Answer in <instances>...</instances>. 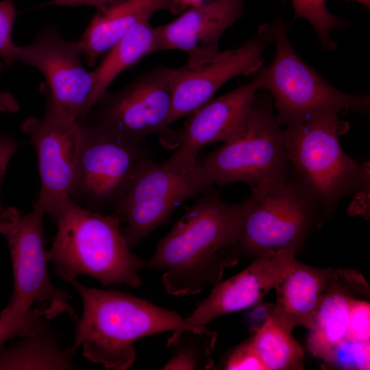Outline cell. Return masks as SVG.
Wrapping results in <instances>:
<instances>
[{
    "label": "cell",
    "mask_w": 370,
    "mask_h": 370,
    "mask_svg": "<svg viewBox=\"0 0 370 370\" xmlns=\"http://www.w3.org/2000/svg\"><path fill=\"white\" fill-rule=\"evenodd\" d=\"M288 25L279 18L259 26L258 34L275 44L271 62L256 73L260 90L269 92L282 127L317 117L338 116L343 110L367 112V95L343 92L328 83L295 51L288 38Z\"/></svg>",
    "instance_id": "obj_5"
},
{
    "label": "cell",
    "mask_w": 370,
    "mask_h": 370,
    "mask_svg": "<svg viewBox=\"0 0 370 370\" xmlns=\"http://www.w3.org/2000/svg\"><path fill=\"white\" fill-rule=\"evenodd\" d=\"M267 43L257 34L217 60L195 66L173 69L169 123L192 114L233 77L258 71L264 64Z\"/></svg>",
    "instance_id": "obj_14"
},
{
    "label": "cell",
    "mask_w": 370,
    "mask_h": 370,
    "mask_svg": "<svg viewBox=\"0 0 370 370\" xmlns=\"http://www.w3.org/2000/svg\"><path fill=\"white\" fill-rule=\"evenodd\" d=\"M243 210V202L224 201L211 188L156 243L145 267L164 271L162 282L172 295H195L215 285L224 268L238 262Z\"/></svg>",
    "instance_id": "obj_1"
},
{
    "label": "cell",
    "mask_w": 370,
    "mask_h": 370,
    "mask_svg": "<svg viewBox=\"0 0 370 370\" xmlns=\"http://www.w3.org/2000/svg\"><path fill=\"white\" fill-rule=\"evenodd\" d=\"M336 269L317 268L296 258L275 284L276 303L269 314L288 331L310 329L318 306Z\"/></svg>",
    "instance_id": "obj_18"
},
{
    "label": "cell",
    "mask_w": 370,
    "mask_h": 370,
    "mask_svg": "<svg viewBox=\"0 0 370 370\" xmlns=\"http://www.w3.org/2000/svg\"><path fill=\"white\" fill-rule=\"evenodd\" d=\"M369 342L346 337L333 346L323 356V367L349 370L369 369Z\"/></svg>",
    "instance_id": "obj_27"
},
{
    "label": "cell",
    "mask_w": 370,
    "mask_h": 370,
    "mask_svg": "<svg viewBox=\"0 0 370 370\" xmlns=\"http://www.w3.org/2000/svg\"><path fill=\"white\" fill-rule=\"evenodd\" d=\"M51 219L57 232L47 258L65 283L86 275L104 286L142 285L145 261L131 252L114 213L90 210L69 197Z\"/></svg>",
    "instance_id": "obj_3"
},
{
    "label": "cell",
    "mask_w": 370,
    "mask_h": 370,
    "mask_svg": "<svg viewBox=\"0 0 370 370\" xmlns=\"http://www.w3.org/2000/svg\"><path fill=\"white\" fill-rule=\"evenodd\" d=\"M46 107L42 118L29 117L21 124L35 149L40 188L35 204L51 219L69 197L80 148V123L71 119L55 102L42 83Z\"/></svg>",
    "instance_id": "obj_12"
},
{
    "label": "cell",
    "mask_w": 370,
    "mask_h": 370,
    "mask_svg": "<svg viewBox=\"0 0 370 370\" xmlns=\"http://www.w3.org/2000/svg\"><path fill=\"white\" fill-rule=\"evenodd\" d=\"M16 10L12 0L0 1V57L7 66L16 62L12 31Z\"/></svg>",
    "instance_id": "obj_28"
},
{
    "label": "cell",
    "mask_w": 370,
    "mask_h": 370,
    "mask_svg": "<svg viewBox=\"0 0 370 370\" xmlns=\"http://www.w3.org/2000/svg\"><path fill=\"white\" fill-rule=\"evenodd\" d=\"M369 294V285L360 273L336 269L309 329L307 346L312 355L322 359L333 346L346 338L351 300Z\"/></svg>",
    "instance_id": "obj_19"
},
{
    "label": "cell",
    "mask_w": 370,
    "mask_h": 370,
    "mask_svg": "<svg viewBox=\"0 0 370 370\" xmlns=\"http://www.w3.org/2000/svg\"><path fill=\"white\" fill-rule=\"evenodd\" d=\"M60 338L47 325L37 333L19 338L8 347H0V370L75 369L77 350L62 349Z\"/></svg>",
    "instance_id": "obj_21"
},
{
    "label": "cell",
    "mask_w": 370,
    "mask_h": 370,
    "mask_svg": "<svg viewBox=\"0 0 370 370\" xmlns=\"http://www.w3.org/2000/svg\"><path fill=\"white\" fill-rule=\"evenodd\" d=\"M15 55L16 62L43 74L52 98L71 119L81 123L86 119L92 77L83 65L79 40H69L56 27L48 26L31 43L16 45Z\"/></svg>",
    "instance_id": "obj_13"
},
{
    "label": "cell",
    "mask_w": 370,
    "mask_h": 370,
    "mask_svg": "<svg viewBox=\"0 0 370 370\" xmlns=\"http://www.w3.org/2000/svg\"><path fill=\"white\" fill-rule=\"evenodd\" d=\"M250 340L256 353L269 370H297L303 368L304 351L292 332L269 315Z\"/></svg>",
    "instance_id": "obj_23"
},
{
    "label": "cell",
    "mask_w": 370,
    "mask_h": 370,
    "mask_svg": "<svg viewBox=\"0 0 370 370\" xmlns=\"http://www.w3.org/2000/svg\"><path fill=\"white\" fill-rule=\"evenodd\" d=\"M53 318L51 308L45 304H36L34 308L15 315L0 316V347L8 340L37 333Z\"/></svg>",
    "instance_id": "obj_25"
},
{
    "label": "cell",
    "mask_w": 370,
    "mask_h": 370,
    "mask_svg": "<svg viewBox=\"0 0 370 370\" xmlns=\"http://www.w3.org/2000/svg\"><path fill=\"white\" fill-rule=\"evenodd\" d=\"M177 0H118L97 10L79 40L83 58L92 66L138 23L150 20L157 11H178Z\"/></svg>",
    "instance_id": "obj_20"
},
{
    "label": "cell",
    "mask_w": 370,
    "mask_h": 370,
    "mask_svg": "<svg viewBox=\"0 0 370 370\" xmlns=\"http://www.w3.org/2000/svg\"><path fill=\"white\" fill-rule=\"evenodd\" d=\"M359 3L362 4L363 6H365L367 8H369L370 6V0H354Z\"/></svg>",
    "instance_id": "obj_34"
},
{
    "label": "cell",
    "mask_w": 370,
    "mask_h": 370,
    "mask_svg": "<svg viewBox=\"0 0 370 370\" xmlns=\"http://www.w3.org/2000/svg\"><path fill=\"white\" fill-rule=\"evenodd\" d=\"M45 214L42 208L35 204L29 213L19 212L0 225V234L10 251L14 275L12 294L0 316L15 315L30 310L36 304H47L58 314L66 313L77 323L79 319L68 302L71 295L51 282L43 226Z\"/></svg>",
    "instance_id": "obj_11"
},
{
    "label": "cell",
    "mask_w": 370,
    "mask_h": 370,
    "mask_svg": "<svg viewBox=\"0 0 370 370\" xmlns=\"http://www.w3.org/2000/svg\"><path fill=\"white\" fill-rule=\"evenodd\" d=\"M338 116L314 118L283 128L288 160L299 183L318 204L324 220L344 197L369 188V161L358 162L343 151Z\"/></svg>",
    "instance_id": "obj_4"
},
{
    "label": "cell",
    "mask_w": 370,
    "mask_h": 370,
    "mask_svg": "<svg viewBox=\"0 0 370 370\" xmlns=\"http://www.w3.org/2000/svg\"><path fill=\"white\" fill-rule=\"evenodd\" d=\"M217 334L206 326L184 327L174 330L166 347L169 358L163 369H210L211 357Z\"/></svg>",
    "instance_id": "obj_24"
},
{
    "label": "cell",
    "mask_w": 370,
    "mask_h": 370,
    "mask_svg": "<svg viewBox=\"0 0 370 370\" xmlns=\"http://www.w3.org/2000/svg\"><path fill=\"white\" fill-rule=\"evenodd\" d=\"M116 1L118 0H50L40 6L60 5L79 7L86 5L95 7L98 10L112 4Z\"/></svg>",
    "instance_id": "obj_32"
},
{
    "label": "cell",
    "mask_w": 370,
    "mask_h": 370,
    "mask_svg": "<svg viewBox=\"0 0 370 370\" xmlns=\"http://www.w3.org/2000/svg\"><path fill=\"white\" fill-rule=\"evenodd\" d=\"M18 147V144L8 134L0 136V190L10 161ZM19 212L13 207L5 206L0 199V225L10 221Z\"/></svg>",
    "instance_id": "obj_30"
},
{
    "label": "cell",
    "mask_w": 370,
    "mask_h": 370,
    "mask_svg": "<svg viewBox=\"0 0 370 370\" xmlns=\"http://www.w3.org/2000/svg\"><path fill=\"white\" fill-rule=\"evenodd\" d=\"M347 338L370 341V305L359 297L353 298L349 304Z\"/></svg>",
    "instance_id": "obj_29"
},
{
    "label": "cell",
    "mask_w": 370,
    "mask_h": 370,
    "mask_svg": "<svg viewBox=\"0 0 370 370\" xmlns=\"http://www.w3.org/2000/svg\"><path fill=\"white\" fill-rule=\"evenodd\" d=\"M83 302L71 345L91 362L108 370H125L136 359L138 339L188 327L184 319L132 295L116 290L90 288L70 282Z\"/></svg>",
    "instance_id": "obj_2"
},
{
    "label": "cell",
    "mask_w": 370,
    "mask_h": 370,
    "mask_svg": "<svg viewBox=\"0 0 370 370\" xmlns=\"http://www.w3.org/2000/svg\"><path fill=\"white\" fill-rule=\"evenodd\" d=\"M1 69H2V64H1V63L0 62V71H1Z\"/></svg>",
    "instance_id": "obj_35"
},
{
    "label": "cell",
    "mask_w": 370,
    "mask_h": 370,
    "mask_svg": "<svg viewBox=\"0 0 370 370\" xmlns=\"http://www.w3.org/2000/svg\"><path fill=\"white\" fill-rule=\"evenodd\" d=\"M295 12V19L307 20L314 29L322 45L334 49L335 44L331 40L333 30L342 28L344 23L328 10L325 0H291Z\"/></svg>",
    "instance_id": "obj_26"
},
{
    "label": "cell",
    "mask_w": 370,
    "mask_h": 370,
    "mask_svg": "<svg viewBox=\"0 0 370 370\" xmlns=\"http://www.w3.org/2000/svg\"><path fill=\"white\" fill-rule=\"evenodd\" d=\"M172 71L159 66L116 92H107L86 119L136 141H145L149 135L157 134L164 148L176 149L177 131L169 123Z\"/></svg>",
    "instance_id": "obj_10"
},
{
    "label": "cell",
    "mask_w": 370,
    "mask_h": 370,
    "mask_svg": "<svg viewBox=\"0 0 370 370\" xmlns=\"http://www.w3.org/2000/svg\"><path fill=\"white\" fill-rule=\"evenodd\" d=\"M245 0H212L195 5L171 22L155 27L153 52L176 49L195 66L223 57L219 49L223 32L244 14Z\"/></svg>",
    "instance_id": "obj_15"
},
{
    "label": "cell",
    "mask_w": 370,
    "mask_h": 370,
    "mask_svg": "<svg viewBox=\"0 0 370 370\" xmlns=\"http://www.w3.org/2000/svg\"><path fill=\"white\" fill-rule=\"evenodd\" d=\"M223 369L266 370L250 340L243 342L230 353L223 365Z\"/></svg>",
    "instance_id": "obj_31"
},
{
    "label": "cell",
    "mask_w": 370,
    "mask_h": 370,
    "mask_svg": "<svg viewBox=\"0 0 370 370\" xmlns=\"http://www.w3.org/2000/svg\"><path fill=\"white\" fill-rule=\"evenodd\" d=\"M296 254L281 251L261 256L232 278L214 285L210 295L186 318V326H206L220 316L252 307L273 288L291 266Z\"/></svg>",
    "instance_id": "obj_16"
},
{
    "label": "cell",
    "mask_w": 370,
    "mask_h": 370,
    "mask_svg": "<svg viewBox=\"0 0 370 370\" xmlns=\"http://www.w3.org/2000/svg\"><path fill=\"white\" fill-rule=\"evenodd\" d=\"M212 185L199 156L174 152L164 162L149 160L112 208L124 224L121 231L129 247L168 223L178 205L200 196Z\"/></svg>",
    "instance_id": "obj_7"
},
{
    "label": "cell",
    "mask_w": 370,
    "mask_h": 370,
    "mask_svg": "<svg viewBox=\"0 0 370 370\" xmlns=\"http://www.w3.org/2000/svg\"><path fill=\"white\" fill-rule=\"evenodd\" d=\"M273 109L271 95L257 93L241 131L210 153L199 156L213 184L243 182L252 188L291 169L283 127Z\"/></svg>",
    "instance_id": "obj_9"
},
{
    "label": "cell",
    "mask_w": 370,
    "mask_h": 370,
    "mask_svg": "<svg viewBox=\"0 0 370 370\" xmlns=\"http://www.w3.org/2000/svg\"><path fill=\"white\" fill-rule=\"evenodd\" d=\"M20 109L16 98L8 92H0V112L14 113Z\"/></svg>",
    "instance_id": "obj_33"
},
{
    "label": "cell",
    "mask_w": 370,
    "mask_h": 370,
    "mask_svg": "<svg viewBox=\"0 0 370 370\" xmlns=\"http://www.w3.org/2000/svg\"><path fill=\"white\" fill-rule=\"evenodd\" d=\"M259 90L260 80L254 73L249 82L211 99L190 114L177 131L179 143L175 152L196 158L204 147L232 140L243 129Z\"/></svg>",
    "instance_id": "obj_17"
},
{
    "label": "cell",
    "mask_w": 370,
    "mask_h": 370,
    "mask_svg": "<svg viewBox=\"0 0 370 370\" xmlns=\"http://www.w3.org/2000/svg\"><path fill=\"white\" fill-rule=\"evenodd\" d=\"M243 202L237 258L299 251L324 221L318 204L299 183L292 167L286 173L251 188Z\"/></svg>",
    "instance_id": "obj_6"
},
{
    "label": "cell",
    "mask_w": 370,
    "mask_h": 370,
    "mask_svg": "<svg viewBox=\"0 0 370 370\" xmlns=\"http://www.w3.org/2000/svg\"><path fill=\"white\" fill-rule=\"evenodd\" d=\"M153 28L149 20L136 24L107 52L101 63L91 71L90 110L108 92L111 83L118 75L153 53Z\"/></svg>",
    "instance_id": "obj_22"
},
{
    "label": "cell",
    "mask_w": 370,
    "mask_h": 370,
    "mask_svg": "<svg viewBox=\"0 0 370 370\" xmlns=\"http://www.w3.org/2000/svg\"><path fill=\"white\" fill-rule=\"evenodd\" d=\"M69 197L90 210L110 209L151 160L145 141H136L85 119Z\"/></svg>",
    "instance_id": "obj_8"
}]
</instances>
